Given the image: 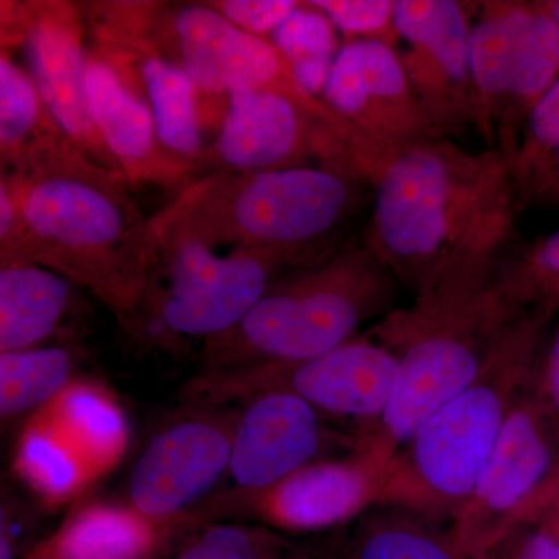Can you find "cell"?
Here are the masks:
<instances>
[{
    "instance_id": "cell-1",
    "label": "cell",
    "mask_w": 559,
    "mask_h": 559,
    "mask_svg": "<svg viewBox=\"0 0 559 559\" xmlns=\"http://www.w3.org/2000/svg\"><path fill=\"white\" fill-rule=\"evenodd\" d=\"M348 176L374 189L367 248L415 294L444 275L489 270L510 230L516 191L503 154L436 138L396 146L353 140Z\"/></svg>"
},
{
    "instance_id": "cell-2",
    "label": "cell",
    "mask_w": 559,
    "mask_h": 559,
    "mask_svg": "<svg viewBox=\"0 0 559 559\" xmlns=\"http://www.w3.org/2000/svg\"><path fill=\"white\" fill-rule=\"evenodd\" d=\"M5 179L24 219L13 263H38L90 290L131 336L145 337L143 305L157 231L123 176L94 164ZM10 264V263H7Z\"/></svg>"
},
{
    "instance_id": "cell-3",
    "label": "cell",
    "mask_w": 559,
    "mask_h": 559,
    "mask_svg": "<svg viewBox=\"0 0 559 559\" xmlns=\"http://www.w3.org/2000/svg\"><path fill=\"white\" fill-rule=\"evenodd\" d=\"M525 305L491 271L459 272L374 323L369 334L399 356V381L380 421L358 433L359 450L388 468L423 423L476 380Z\"/></svg>"
},
{
    "instance_id": "cell-4",
    "label": "cell",
    "mask_w": 559,
    "mask_h": 559,
    "mask_svg": "<svg viewBox=\"0 0 559 559\" xmlns=\"http://www.w3.org/2000/svg\"><path fill=\"white\" fill-rule=\"evenodd\" d=\"M555 310L525 305L468 388L423 423L384 473L380 507L450 528L495 450L511 411L538 380Z\"/></svg>"
},
{
    "instance_id": "cell-5",
    "label": "cell",
    "mask_w": 559,
    "mask_h": 559,
    "mask_svg": "<svg viewBox=\"0 0 559 559\" xmlns=\"http://www.w3.org/2000/svg\"><path fill=\"white\" fill-rule=\"evenodd\" d=\"M399 282L367 246L330 250L280 280L234 329L204 341V371L319 358L395 310Z\"/></svg>"
},
{
    "instance_id": "cell-6",
    "label": "cell",
    "mask_w": 559,
    "mask_h": 559,
    "mask_svg": "<svg viewBox=\"0 0 559 559\" xmlns=\"http://www.w3.org/2000/svg\"><path fill=\"white\" fill-rule=\"evenodd\" d=\"M353 180L323 165L205 176L153 216L157 242L319 252L352 207Z\"/></svg>"
},
{
    "instance_id": "cell-7",
    "label": "cell",
    "mask_w": 559,
    "mask_h": 559,
    "mask_svg": "<svg viewBox=\"0 0 559 559\" xmlns=\"http://www.w3.org/2000/svg\"><path fill=\"white\" fill-rule=\"evenodd\" d=\"M83 10L92 39L154 51L205 94L267 90L322 103L299 90L271 40L242 32L207 2L114 0L83 3Z\"/></svg>"
},
{
    "instance_id": "cell-8",
    "label": "cell",
    "mask_w": 559,
    "mask_h": 559,
    "mask_svg": "<svg viewBox=\"0 0 559 559\" xmlns=\"http://www.w3.org/2000/svg\"><path fill=\"white\" fill-rule=\"evenodd\" d=\"M319 252L215 248L191 240L157 242L143 320L148 334L156 325L164 336H219L237 326L275 285Z\"/></svg>"
},
{
    "instance_id": "cell-9",
    "label": "cell",
    "mask_w": 559,
    "mask_h": 559,
    "mask_svg": "<svg viewBox=\"0 0 559 559\" xmlns=\"http://www.w3.org/2000/svg\"><path fill=\"white\" fill-rule=\"evenodd\" d=\"M559 498V414L538 380L511 411L476 487L451 524L466 555L479 554Z\"/></svg>"
},
{
    "instance_id": "cell-10",
    "label": "cell",
    "mask_w": 559,
    "mask_h": 559,
    "mask_svg": "<svg viewBox=\"0 0 559 559\" xmlns=\"http://www.w3.org/2000/svg\"><path fill=\"white\" fill-rule=\"evenodd\" d=\"M130 441V423L116 396L75 378L27 419L13 469L44 506L57 509L116 469Z\"/></svg>"
},
{
    "instance_id": "cell-11",
    "label": "cell",
    "mask_w": 559,
    "mask_h": 559,
    "mask_svg": "<svg viewBox=\"0 0 559 559\" xmlns=\"http://www.w3.org/2000/svg\"><path fill=\"white\" fill-rule=\"evenodd\" d=\"M399 356L369 333L296 364L234 371H202L187 388L197 406H230L266 390H286L326 418L349 419L356 433L377 425L399 381Z\"/></svg>"
},
{
    "instance_id": "cell-12",
    "label": "cell",
    "mask_w": 559,
    "mask_h": 559,
    "mask_svg": "<svg viewBox=\"0 0 559 559\" xmlns=\"http://www.w3.org/2000/svg\"><path fill=\"white\" fill-rule=\"evenodd\" d=\"M344 154V127L325 103L278 91L235 92L218 135L202 157L198 179L216 173L285 170L310 159L337 170Z\"/></svg>"
},
{
    "instance_id": "cell-13",
    "label": "cell",
    "mask_w": 559,
    "mask_h": 559,
    "mask_svg": "<svg viewBox=\"0 0 559 559\" xmlns=\"http://www.w3.org/2000/svg\"><path fill=\"white\" fill-rule=\"evenodd\" d=\"M86 35L83 3L2 2V49H24L27 72L61 130L97 167L123 176L92 121Z\"/></svg>"
},
{
    "instance_id": "cell-14",
    "label": "cell",
    "mask_w": 559,
    "mask_h": 559,
    "mask_svg": "<svg viewBox=\"0 0 559 559\" xmlns=\"http://www.w3.org/2000/svg\"><path fill=\"white\" fill-rule=\"evenodd\" d=\"M471 75L485 127H524L559 79V28L547 2L487 7L471 25Z\"/></svg>"
},
{
    "instance_id": "cell-15",
    "label": "cell",
    "mask_w": 559,
    "mask_h": 559,
    "mask_svg": "<svg viewBox=\"0 0 559 559\" xmlns=\"http://www.w3.org/2000/svg\"><path fill=\"white\" fill-rule=\"evenodd\" d=\"M384 473L356 447L348 454L319 460L260 492L230 489L212 496L194 516H242L288 533L345 527L381 506Z\"/></svg>"
},
{
    "instance_id": "cell-16",
    "label": "cell",
    "mask_w": 559,
    "mask_h": 559,
    "mask_svg": "<svg viewBox=\"0 0 559 559\" xmlns=\"http://www.w3.org/2000/svg\"><path fill=\"white\" fill-rule=\"evenodd\" d=\"M240 409L198 406L153 437L128 481L130 506L151 520H190L224 476Z\"/></svg>"
},
{
    "instance_id": "cell-17",
    "label": "cell",
    "mask_w": 559,
    "mask_h": 559,
    "mask_svg": "<svg viewBox=\"0 0 559 559\" xmlns=\"http://www.w3.org/2000/svg\"><path fill=\"white\" fill-rule=\"evenodd\" d=\"M322 102L358 142L396 146L436 138L400 53L382 39L341 47Z\"/></svg>"
},
{
    "instance_id": "cell-18",
    "label": "cell",
    "mask_w": 559,
    "mask_h": 559,
    "mask_svg": "<svg viewBox=\"0 0 559 559\" xmlns=\"http://www.w3.org/2000/svg\"><path fill=\"white\" fill-rule=\"evenodd\" d=\"M329 419L286 390L242 401L231 441V489L264 491L311 463L355 451L358 433L330 428Z\"/></svg>"
},
{
    "instance_id": "cell-19",
    "label": "cell",
    "mask_w": 559,
    "mask_h": 559,
    "mask_svg": "<svg viewBox=\"0 0 559 559\" xmlns=\"http://www.w3.org/2000/svg\"><path fill=\"white\" fill-rule=\"evenodd\" d=\"M393 31L407 44L400 57L436 131L463 121L485 124L471 75L465 9L452 0H399Z\"/></svg>"
},
{
    "instance_id": "cell-20",
    "label": "cell",
    "mask_w": 559,
    "mask_h": 559,
    "mask_svg": "<svg viewBox=\"0 0 559 559\" xmlns=\"http://www.w3.org/2000/svg\"><path fill=\"white\" fill-rule=\"evenodd\" d=\"M86 91L92 121L130 186L180 191L197 179L191 165L164 148L148 105L94 43L87 47Z\"/></svg>"
},
{
    "instance_id": "cell-21",
    "label": "cell",
    "mask_w": 559,
    "mask_h": 559,
    "mask_svg": "<svg viewBox=\"0 0 559 559\" xmlns=\"http://www.w3.org/2000/svg\"><path fill=\"white\" fill-rule=\"evenodd\" d=\"M94 164L66 135L40 98L31 73L0 53V167L7 178L25 179Z\"/></svg>"
},
{
    "instance_id": "cell-22",
    "label": "cell",
    "mask_w": 559,
    "mask_h": 559,
    "mask_svg": "<svg viewBox=\"0 0 559 559\" xmlns=\"http://www.w3.org/2000/svg\"><path fill=\"white\" fill-rule=\"evenodd\" d=\"M91 43L108 55L142 95L162 145L173 156L191 165L198 179L207 148L202 143L197 84L178 66L143 47L92 38Z\"/></svg>"
},
{
    "instance_id": "cell-23",
    "label": "cell",
    "mask_w": 559,
    "mask_h": 559,
    "mask_svg": "<svg viewBox=\"0 0 559 559\" xmlns=\"http://www.w3.org/2000/svg\"><path fill=\"white\" fill-rule=\"evenodd\" d=\"M198 524L197 518L151 520L130 503H90L73 511L28 559H153L173 533Z\"/></svg>"
},
{
    "instance_id": "cell-24",
    "label": "cell",
    "mask_w": 559,
    "mask_h": 559,
    "mask_svg": "<svg viewBox=\"0 0 559 559\" xmlns=\"http://www.w3.org/2000/svg\"><path fill=\"white\" fill-rule=\"evenodd\" d=\"M73 288L38 263L0 264V353L43 347L68 319Z\"/></svg>"
},
{
    "instance_id": "cell-25",
    "label": "cell",
    "mask_w": 559,
    "mask_h": 559,
    "mask_svg": "<svg viewBox=\"0 0 559 559\" xmlns=\"http://www.w3.org/2000/svg\"><path fill=\"white\" fill-rule=\"evenodd\" d=\"M336 559H469L444 525L399 507H374L353 522Z\"/></svg>"
},
{
    "instance_id": "cell-26",
    "label": "cell",
    "mask_w": 559,
    "mask_h": 559,
    "mask_svg": "<svg viewBox=\"0 0 559 559\" xmlns=\"http://www.w3.org/2000/svg\"><path fill=\"white\" fill-rule=\"evenodd\" d=\"M506 157L514 191L559 202V79L535 108Z\"/></svg>"
},
{
    "instance_id": "cell-27",
    "label": "cell",
    "mask_w": 559,
    "mask_h": 559,
    "mask_svg": "<svg viewBox=\"0 0 559 559\" xmlns=\"http://www.w3.org/2000/svg\"><path fill=\"white\" fill-rule=\"evenodd\" d=\"M75 358L64 347H43L0 353V415L3 419L35 414L75 377Z\"/></svg>"
},
{
    "instance_id": "cell-28",
    "label": "cell",
    "mask_w": 559,
    "mask_h": 559,
    "mask_svg": "<svg viewBox=\"0 0 559 559\" xmlns=\"http://www.w3.org/2000/svg\"><path fill=\"white\" fill-rule=\"evenodd\" d=\"M271 44L288 64L299 90L312 100L322 102L341 50L337 28L330 17L310 2H301L271 36Z\"/></svg>"
},
{
    "instance_id": "cell-29",
    "label": "cell",
    "mask_w": 559,
    "mask_h": 559,
    "mask_svg": "<svg viewBox=\"0 0 559 559\" xmlns=\"http://www.w3.org/2000/svg\"><path fill=\"white\" fill-rule=\"evenodd\" d=\"M175 559H336V547L294 543L260 522H219L202 530Z\"/></svg>"
},
{
    "instance_id": "cell-30",
    "label": "cell",
    "mask_w": 559,
    "mask_h": 559,
    "mask_svg": "<svg viewBox=\"0 0 559 559\" xmlns=\"http://www.w3.org/2000/svg\"><path fill=\"white\" fill-rule=\"evenodd\" d=\"M502 280L522 304L549 305L559 290V229L535 245L524 267Z\"/></svg>"
},
{
    "instance_id": "cell-31",
    "label": "cell",
    "mask_w": 559,
    "mask_h": 559,
    "mask_svg": "<svg viewBox=\"0 0 559 559\" xmlns=\"http://www.w3.org/2000/svg\"><path fill=\"white\" fill-rule=\"evenodd\" d=\"M310 3L347 36L381 39L382 32L393 28L395 2L390 0H312Z\"/></svg>"
},
{
    "instance_id": "cell-32",
    "label": "cell",
    "mask_w": 559,
    "mask_h": 559,
    "mask_svg": "<svg viewBox=\"0 0 559 559\" xmlns=\"http://www.w3.org/2000/svg\"><path fill=\"white\" fill-rule=\"evenodd\" d=\"M227 21L257 38L267 39L299 9L296 0H212L207 2Z\"/></svg>"
},
{
    "instance_id": "cell-33",
    "label": "cell",
    "mask_w": 559,
    "mask_h": 559,
    "mask_svg": "<svg viewBox=\"0 0 559 559\" xmlns=\"http://www.w3.org/2000/svg\"><path fill=\"white\" fill-rule=\"evenodd\" d=\"M469 559H559V538L543 521L528 522Z\"/></svg>"
},
{
    "instance_id": "cell-34",
    "label": "cell",
    "mask_w": 559,
    "mask_h": 559,
    "mask_svg": "<svg viewBox=\"0 0 559 559\" xmlns=\"http://www.w3.org/2000/svg\"><path fill=\"white\" fill-rule=\"evenodd\" d=\"M538 384L559 414V323L547 341L539 367Z\"/></svg>"
},
{
    "instance_id": "cell-35",
    "label": "cell",
    "mask_w": 559,
    "mask_h": 559,
    "mask_svg": "<svg viewBox=\"0 0 559 559\" xmlns=\"http://www.w3.org/2000/svg\"><path fill=\"white\" fill-rule=\"evenodd\" d=\"M540 521H543L544 524H546L547 527H549L559 538V498L557 499V502L546 511V514L540 518Z\"/></svg>"
},
{
    "instance_id": "cell-36",
    "label": "cell",
    "mask_w": 559,
    "mask_h": 559,
    "mask_svg": "<svg viewBox=\"0 0 559 559\" xmlns=\"http://www.w3.org/2000/svg\"><path fill=\"white\" fill-rule=\"evenodd\" d=\"M547 5H549L551 16H554L559 28V0H551V2H547Z\"/></svg>"
},
{
    "instance_id": "cell-37",
    "label": "cell",
    "mask_w": 559,
    "mask_h": 559,
    "mask_svg": "<svg viewBox=\"0 0 559 559\" xmlns=\"http://www.w3.org/2000/svg\"><path fill=\"white\" fill-rule=\"evenodd\" d=\"M549 305L555 311L559 312V290L554 297H551Z\"/></svg>"
}]
</instances>
